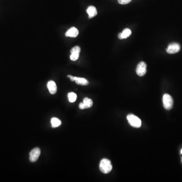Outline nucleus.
I'll return each instance as SVG.
<instances>
[{
	"mask_svg": "<svg viewBox=\"0 0 182 182\" xmlns=\"http://www.w3.org/2000/svg\"><path fill=\"white\" fill-rule=\"evenodd\" d=\"M99 168L100 171L103 174L109 173L112 169V164L110 160L106 158L102 159L99 164Z\"/></svg>",
	"mask_w": 182,
	"mask_h": 182,
	"instance_id": "1",
	"label": "nucleus"
},
{
	"mask_svg": "<svg viewBox=\"0 0 182 182\" xmlns=\"http://www.w3.org/2000/svg\"><path fill=\"white\" fill-rule=\"evenodd\" d=\"M127 119L131 127L135 128H139L141 127L142 122L141 119L137 116L134 115L133 114H130L127 115Z\"/></svg>",
	"mask_w": 182,
	"mask_h": 182,
	"instance_id": "2",
	"label": "nucleus"
},
{
	"mask_svg": "<svg viewBox=\"0 0 182 182\" xmlns=\"http://www.w3.org/2000/svg\"><path fill=\"white\" fill-rule=\"evenodd\" d=\"M163 106L166 109L170 110L173 108V104H174V100L171 96L167 94H165L163 96L162 98Z\"/></svg>",
	"mask_w": 182,
	"mask_h": 182,
	"instance_id": "3",
	"label": "nucleus"
},
{
	"mask_svg": "<svg viewBox=\"0 0 182 182\" xmlns=\"http://www.w3.org/2000/svg\"><path fill=\"white\" fill-rule=\"evenodd\" d=\"M147 72V65L144 62H140L137 66L136 69V73L137 74L140 76H144Z\"/></svg>",
	"mask_w": 182,
	"mask_h": 182,
	"instance_id": "4",
	"label": "nucleus"
},
{
	"mask_svg": "<svg viewBox=\"0 0 182 182\" xmlns=\"http://www.w3.org/2000/svg\"><path fill=\"white\" fill-rule=\"evenodd\" d=\"M181 49V46L176 42H173L168 46L166 49V52L168 54H175L179 52Z\"/></svg>",
	"mask_w": 182,
	"mask_h": 182,
	"instance_id": "5",
	"label": "nucleus"
},
{
	"mask_svg": "<svg viewBox=\"0 0 182 182\" xmlns=\"http://www.w3.org/2000/svg\"><path fill=\"white\" fill-rule=\"evenodd\" d=\"M67 77L73 82H75L76 84L78 85H82V86H86L89 84V82L86 78H78V77H73V75H68Z\"/></svg>",
	"mask_w": 182,
	"mask_h": 182,
	"instance_id": "6",
	"label": "nucleus"
},
{
	"mask_svg": "<svg viewBox=\"0 0 182 182\" xmlns=\"http://www.w3.org/2000/svg\"><path fill=\"white\" fill-rule=\"evenodd\" d=\"M41 155V150L38 148H35L30 151L29 153V160L32 162L37 161Z\"/></svg>",
	"mask_w": 182,
	"mask_h": 182,
	"instance_id": "7",
	"label": "nucleus"
},
{
	"mask_svg": "<svg viewBox=\"0 0 182 182\" xmlns=\"http://www.w3.org/2000/svg\"><path fill=\"white\" fill-rule=\"evenodd\" d=\"M71 55L70 56V59L72 61H76L78 59L79 56V53L81 52V48L77 46L71 50Z\"/></svg>",
	"mask_w": 182,
	"mask_h": 182,
	"instance_id": "8",
	"label": "nucleus"
},
{
	"mask_svg": "<svg viewBox=\"0 0 182 182\" xmlns=\"http://www.w3.org/2000/svg\"><path fill=\"white\" fill-rule=\"evenodd\" d=\"M47 88L51 94H55L57 91V87L56 83L54 81H50L47 83Z\"/></svg>",
	"mask_w": 182,
	"mask_h": 182,
	"instance_id": "9",
	"label": "nucleus"
},
{
	"mask_svg": "<svg viewBox=\"0 0 182 182\" xmlns=\"http://www.w3.org/2000/svg\"><path fill=\"white\" fill-rule=\"evenodd\" d=\"M78 29L77 28L73 27L66 32L65 36L67 37L76 38L78 36Z\"/></svg>",
	"mask_w": 182,
	"mask_h": 182,
	"instance_id": "10",
	"label": "nucleus"
},
{
	"mask_svg": "<svg viewBox=\"0 0 182 182\" xmlns=\"http://www.w3.org/2000/svg\"><path fill=\"white\" fill-rule=\"evenodd\" d=\"M87 12L89 15V18H92L97 15V11L96 7L93 6H90L87 9Z\"/></svg>",
	"mask_w": 182,
	"mask_h": 182,
	"instance_id": "11",
	"label": "nucleus"
},
{
	"mask_svg": "<svg viewBox=\"0 0 182 182\" xmlns=\"http://www.w3.org/2000/svg\"><path fill=\"white\" fill-rule=\"evenodd\" d=\"M131 30L129 29H125L122 33H119L118 34V38L121 40L123 38H127L131 35Z\"/></svg>",
	"mask_w": 182,
	"mask_h": 182,
	"instance_id": "12",
	"label": "nucleus"
},
{
	"mask_svg": "<svg viewBox=\"0 0 182 182\" xmlns=\"http://www.w3.org/2000/svg\"><path fill=\"white\" fill-rule=\"evenodd\" d=\"M51 123L52 127L54 128L58 127L61 125L60 120L56 118H52L51 120Z\"/></svg>",
	"mask_w": 182,
	"mask_h": 182,
	"instance_id": "13",
	"label": "nucleus"
},
{
	"mask_svg": "<svg viewBox=\"0 0 182 182\" xmlns=\"http://www.w3.org/2000/svg\"><path fill=\"white\" fill-rule=\"evenodd\" d=\"M82 103L84 104L85 109L90 108V107H92L93 104V102L92 101V100L91 99L88 98H84V101H83Z\"/></svg>",
	"mask_w": 182,
	"mask_h": 182,
	"instance_id": "14",
	"label": "nucleus"
},
{
	"mask_svg": "<svg viewBox=\"0 0 182 182\" xmlns=\"http://www.w3.org/2000/svg\"><path fill=\"white\" fill-rule=\"evenodd\" d=\"M68 97H69V101L71 103H73L77 100V95L73 92H70L68 94Z\"/></svg>",
	"mask_w": 182,
	"mask_h": 182,
	"instance_id": "15",
	"label": "nucleus"
},
{
	"mask_svg": "<svg viewBox=\"0 0 182 182\" xmlns=\"http://www.w3.org/2000/svg\"><path fill=\"white\" fill-rule=\"evenodd\" d=\"M118 2L122 5L127 4L128 3H130L131 0H118Z\"/></svg>",
	"mask_w": 182,
	"mask_h": 182,
	"instance_id": "16",
	"label": "nucleus"
},
{
	"mask_svg": "<svg viewBox=\"0 0 182 182\" xmlns=\"http://www.w3.org/2000/svg\"><path fill=\"white\" fill-rule=\"evenodd\" d=\"M79 108L81 109H84L85 107H84V104L83 103H80L79 104Z\"/></svg>",
	"mask_w": 182,
	"mask_h": 182,
	"instance_id": "17",
	"label": "nucleus"
},
{
	"mask_svg": "<svg viewBox=\"0 0 182 182\" xmlns=\"http://www.w3.org/2000/svg\"><path fill=\"white\" fill-rule=\"evenodd\" d=\"M181 153L182 154V149L181 150Z\"/></svg>",
	"mask_w": 182,
	"mask_h": 182,
	"instance_id": "18",
	"label": "nucleus"
}]
</instances>
